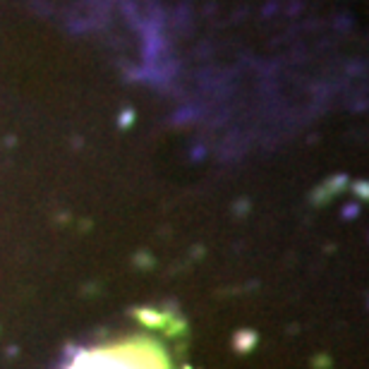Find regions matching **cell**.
<instances>
[{
    "instance_id": "1",
    "label": "cell",
    "mask_w": 369,
    "mask_h": 369,
    "mask_svg": "<svg viewBox=\"0 0 369 369\" xmlns=\"http://www.w3.org/2000/svg\"><path fill=\"white\" fill-rule=\"evenodd\" d=\"M70 369H144L135 365L130 357H117V355H86L75 367Z\"/></svg>"
}]
</instances>
